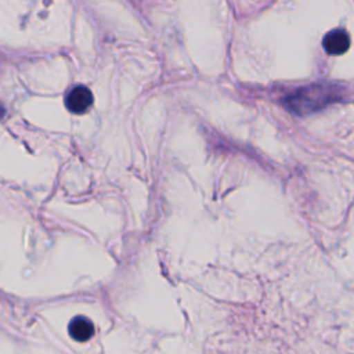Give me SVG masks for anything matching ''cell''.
Masks as SVG:
<instances>
[{"instance_id": "cell-3", "label": "cell", "mask_w": 354, "mask_h": 354, "mask_svg": "<svg viewBox=\"0 0 354 354\" xmlns=\"http://www.w3.org/2000/svg\"><path fill=\"white\" fill-rule=\"evenodd\" d=\"M93 333H94L93 322L83 315L75 317L69 322V335L77 342L88 340L93 336Z\"/></svg>"}, {"instance_id": "cell-2", "label": "cell", "mask_w": 354, "mask_h": 354, "mask_svg": "<svg viewBox=\"0 0 354 354\" xmlns=\"http://www.w3.org/2000/svg\"><path fill=\"white\" fill-rule=\"evenodd\" d=\"M322 46L328 54L339 55L348 50L350 37L343 29H333L325 35L322 40Z\"/></svg>"}, {"instance_id": "cell-1", "label": "cell", "mask_w": 354, "mask_h": 354, "mask_svg": "<svg viewBox=\"0 0 354 354\" xmlns=\"http://www.w3.org/2000/svg\"><path fill=\"white\" fill-rule=\"evenodd\" d=\"M66 108L73 113H84L93 104V94L84 86L73 87L66 95Z\"/></svg>"}]
</instances>
